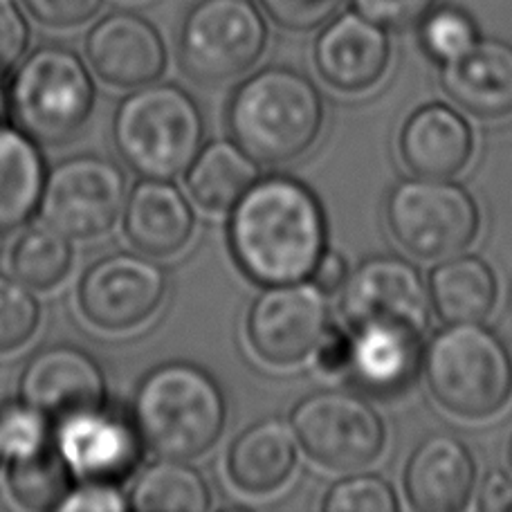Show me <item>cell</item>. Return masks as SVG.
I'll return each instance as SVG.
<instances>
[{"label": "cell", "mask_w": 512, "mask_h": 512, "mask_svg": "<svg viewBox=\"0 0 512 512\" xmlns=\"http://www.w3.org/2000/svg\"><path fill=\"white\" fill-rule=\"evenodd\" d=\"M227 239L239 268L261 286L306 281L326 252V216L304 182L259 178L230 212Z\"/></svg>", "instance_id": "obj_1"}, {"label": "cell", "mask_w": 512, "mask_h": 512, "mask_svg": "<svg viewBox=\"0 0 512 512\" xmlns=\"http://www.w3.org/2000/svg\"><path fill=\"white\" fill-rule=\"evenodd\" d=\"M232 140L263 167L295 162L324 128V99L306 75L270 66L234 90L227 106Z\"/></svg>", "instance_id": "obj_2"}, {"label": "cell", "mask_w": 512, "mask_h": 512, "mask_svg": "<svg viewBox=\"0 0 512 512\" xmlns=\"http://www.w3.org/2000/svg\"><path fill=\"white\" fill-rule=\"evenodd\" d=\"M133 423L142 443L160 459H200L223 436L225 391L198 364H160L137 384Z\"/></svg>", "instance_id": "obj_3"}, {"label": "cell", "mask_w": 512, "mask_h": 512, "mask_svg": "<svg viewBox=\"0 0 512 512\" xmlns=\"http://www.w3.org/2000/svg\"><path fill=\"white\" fill-rule=\"evenodd\" d=\"M203 113L176 84L140 86L117 106L113 117L115 151L142 178L182 176L203 149Z\"/></svg>", "instance_id": "obj_4"}, {"label": "cell", "mask_w": 512, "mask_h": 512, "mask_svg": "<svg viewBox=\"0 0 512 512\" xmlns=\"http://www.w3.org/2000/svg\"><path fill=\"white\" fill-rule=\"evenodd\" d=\"M423 371L438 405L465 420L492 418L512 398V353L483 322L438 331L425 346Z\"/></svg>", "instance_id": "obj_5"}, {"label": "cell", "mask_w": 512, "mask_h": 512, "mask_svg": "<svg viewBox=\"0 0 512 512\" xmlns=\"http://www.w3.org/2000/svg\"><path fill=\"white\" fill-rule=\"evenodd\" d=\"M95 95L84 59L66 45L48 43L16 66L7 106L16 128L34 142L63 144L86 126Z\"/></svg>", "instance_id": "obj_6"}, {"label": "cell", "mask_w": 512, "mask_h": 512, "mask_svg": "<svg viewBox=\"0 0 512 512\" xmlns=\"http://www.w3.org/2000/svg\"><path fill=\"white\" fill-rule=\"evenodd\" d=\"M387 227L402 250L420 261H445L479 236L477 200L450 178H407L389 191Z\"/></svg>", "instance_id": "obj_7"}, {"label": "cell", "mask_w": 512, "mask_h": 512, "mask_svg": "<svg viewBox=\"0 0 512 512\" xmlns=\"http://www.w3.org/2000/svg\"><path fill=\"white\" fill-rule=\"evenodd\" d=\"M268 25L254 0H198L182 18L178 61L200 84L241 77L263 57Z\"/></svg>", "instance_id": "obj_8"}, {"label": "cell", "mask_w": 512, "mask_h": 512, "mask_svg": "<svg viewBox=\"0 0 512 512\" xmlns=\"http://www.w3.org/2000/svg\"><path fill=\"white\" fill-rule=\"evenodd\" d=\"M290 427L310 459L333 472L371 465L387 445V427L369 400L358 393L324 389L299 400Z\"/></svg>", "instance_id": "obj_9"}, {"label": "cell", "mask_w": 512, "mask_h": 512, "mask_svg": "<svg viewBox=\"0 0 512 512\" xmlns=\"http://www.w3.org/2000/svg\"><path fill=\"white\" fill-rule=\"evenodd\" d=\"M126 196V176L113 160L81 153L48 171L39 209L43 221L70 241H86L111 230Z\"/></svg>", "instance_id": "obj_10"}, {"label": "cell", "mask_w": 512, "mask_h": 512, "mask_svg": "<svg viewBox=\"0 0 512 512\" xmlns=\"http://www.w3.org/2000/svg\"><path fill=\"white\" fill-rule=\"evenodd\" d=\"M326 297L308 279L265 286L245 317L252 351L272 367H295L308 360L331 326Z\"/></svg>", "instance_id": "obj_11"}, {"label": "cell", "mask_w": 512, "mask_h": 512, "mask_svg": "<svg viewBox=\"0 0 512 512\" xmlns=\"http://www.w3.org/2000/svg\"><path fill=\"white\" fill-rule=\"evenodd\" d=\"M167 295V274L140 254L117 252L97 259L84 272L77 304L99 331L126 333L158 313Z\"/></svg>", "instance_id": "obj_12"}, {"label": "cell", "mask_w": 512, "mask_h": 512, "mask_svg": "<svg viewBox=\"0 0 512 512\" xmlns=\"http://www.w3.org/2000/svg\"><path fill=\"white\" fill-rule=\"evenodd\" d=\"M344 322L358 326L371 319H396L427 333L432 299L423 274L400 256L382 254L362 261L342 288Z\"/></svg>", "instance_id": "obj_13"}, {"label": "cell", "mask_w": 512, "mask_h": 512, "mask_svg": "<svg viewBox=\"0 0 512 512\" xmlns=\"http://www.w3.org/2000/svg\"><path fill=\"white\" fill-rule=\"evenodd\" d=\"M18 393L45 418L63 420L104 407L106 376L93 355L75 344H52L27 360Z\"/></svg>", "instance_id": "obj_14"}, {"label": "cell", "mask_w": 512, "mask_h": 512, "mask_svg": "<svg viewBox=\"0 0 512 512\" xmlns=\"http://www.w3.org/2000/svg\"><path fill=\"white\" fill-rule=\"evenodd\" d=\"M142 438L133 420L104 407L59 420L54 450L72 474L90 481L120 483L137 468Z\"/></svg>", "instance_id": "obj_15"}, {"label": "cell", "mask_w": 512, "mask_h": 512, "mask_svg": "<svg viewBox=\"0 0 512 512\" xmlns=\"http://www.w3.org/2000/svg\"><path fill=\"white\" fill-rule=\"evenodd\" d=\"M86 57L102 81L117 88L153 84L169 61L158 27L135 12H113L90 27Z\"/></svg>", "instance_id": "obj_16"}, {"label": "cell", "mask_w": 512, "mask_h": 512, "mask_svg": "<svg viewBox=\"0 0 512 512\" xmlns=\"http://www.w3.org/2000/svg\"><path fill=\"white\" fill-rule=\"evenodd\" d=\"M391 41L382 25L360 12L333 16L315 41V66L328 86L342 93H364L384 77Z\"/></svg>", "instance_id": "obj_17"}, {"label": "cell", "mask_w": 512, "mask_h": 512, "mask_svg": "<svg viewBox=\"0 0 512 512\" xmlns=\"http://www.w3.org/2000/svg\"><path fill=\"white\" fill-rule=\"evenodd\" d=\"M349 376L371 396L389 398L405 391L423 369L425 331L396 319H371L351 326Z\"/></svg>", "instance_id": "obj_18"}, {"label": "cell", "mask_w": 512, "mask_h": 512, "mask_svg": "<svg viewBox=\"0 0 512 512\" xmlns=\"http://www.w3.org/2000/svg\"><path fill=\"white\" fill-rule=\"evenodd\" d=\"M477 479L470 447L452 434H432L409 456L405 492L416 510L456 512L468 506Z\"/></svg>", "instance_id": "obj_19"}, {"label": "cell", "mask_w": 512, "mask_h": 512, "mask_svg": "<svg viewBox=\"0 0 512 512\" xmlns=\"http://www.w3.org/2000/svg\"><path fill=\"white\" fill-rule=\"evenodd\" d=\"M126 239L151 259L178 254L194 234V209L171 180L142 178L126 196L122 212Z\"/></svg>", "instance_id": "obj_20"}, {"label": "cell", "mask_w": 512, "mask_h": 512, "mask_svg": "<svg viewBox=\"0 0 512 512\" xmlns=\"http://www.w3.org/2000/svg\"><path fill=\"white\" fill-rule=\"evenodd\" d=\"M398 144L402 162L416 176L454 178L472 158L474 133L454 108L427 104L409 115Z\"/></svg>", "instance_id": "obj_21"}, {"label": "cell", "mask_w": 512, "mask_h": 512, "mask_svg": "<svg viewBox=\"0 0 512 512\" xmlns=\"http://www.w3.org/2000/svg\"><path fill=\"white\" fill-rule=\"evenodd\" d=\"M441 86L463 111L481 120L512 115V45L481 39L441 68Z\"/></svg>", "instance_id": "obj_22"}, {"label": "cell", "mask_w": 512, "mask_h": 512, "mask_svg": "<svg viewBox=\"0 0 512 512\" xmlns=\"http://www.w3.org/2000/svg\"><path fill=\"white\" fill-rule=\"evenodd\" d=\"M297 436L277 418L259 420L234 438L227 474L245 495L263 497L286 486L297 470Z\"/></svg>", "instance_id": "obj_23"}, {"label": "cell", "mask_w": 512, "mask_h": 512, "mask_svg": "<svg viewBox=\"0 0 512 512\" xmlns=\"http://www.w3.org/2000/svg\"><path fill=\"white\" fill-rule=\"evenodd\" d=\"M427 288L432 308L445 324L483 322L499 297V283L490 265L463 252L438 263L429 274Z\"/></svg>", "instance_id": "obj_24"}, {"label": "cell", "mask_w": 512, "mask_h": 512, "mask_svg": "<svg viewBox=\"0 0 512 512\" xmlns=\"http://www.w3.org/2000/svg\"><path fill=\"white\" fill-rule=\"evenodd\" d=\"M45 162L21 128L0 124V236L23 227L39 209Z\"/></svg>", "instance_id": "obj_25"}, {"label": "cell", "mask_w": 512, "mask_h": 512, "mask_svg": "<svg viewBox=\"0 0 512 512\" xmlns=\"http://www.w3.org/2000/svg\"><path fill=\"white\" fill-rule=\"evenodd\" d=\"M259 180L256 162L234 140L203 146L187 169V189L205 212L227 214Z\"/></svg>", "instance_id": "obj_26"}, {"label": "cell", "mask_w": 512, "mask_h": 512, "mask_svg": "<svg viewBox=\"0 0 512 512\" xmlns=\"http://www.w3.org/2000/svg\"><path fill=\"white\" fill-rule=\"evenodd\" d=\"M128 504L142 512H205L212 490L189 461L160 459L137 474Z\"/></svg>", "instance_id": "obj_27"}, {"label": "cell", "mask_w": 512, "mask_h": 512, "mask_svg": "<svg viewBox=\"0 0 512 512\" xmlns=\"http://www.w3.org/2000/svg\"><path fill=\"white\" fill-rule=\"evenodd\" d=\"M72 268V243L48 223L30 225L9 252V270L32 290H50L68 277Z\"/></svg>", "instance_id": "obj_28"}, {"label": "cell", "mask_w": 512, "mask_h": 512, "mask_svg": "<svg viewBox=\"0 0 512 512\" xmlns=\"http://www.w3.org/2000/svg\"><path fill=\"white\" fill-rule=\"evenodd\" d=\"M72 470L63 456L48 447L23 459H14L7 470V488L25 510H54L72 490Z\"/></svg>", "instance_id": "obj_29"}, {"label": "cell", "mask_w": 512, "mask_h": 512, "mask_svg": "<svg viewBox=\"0 0 512 512\" xmlns=\"http://www.w3.org/2000/svg\"><path fill=\"white\" fill-rule=\"evenodd\" d=\"M418 39L429 57L443 66L470 52L481 41V32L465 9L434 5L418 23Z\"/></svg>", "instance_id": "obj_30"}, {"label": "cell", "mask_w": 512, "mask_h": 512, "mask_svg": "<svg viewBox=\"0 0 512 512\" xmlns=\"http://www.w3.org/2000/svg\"><path fill=\"white\" fill-rule=\"evenodd\" d=\"M41 324V306L23 281L0 274V353L21 349Z\"/></svg>", "instance_id": "obj_31"}, {"label": "cell", "mask_w": 512, "mask_h": 512, "mask_svg": "<svg viewBox=\"0 0 512 512\" xmlns=\"http://www.w3.org/2000/svg\"><path fill=\"white\" fill-rule=\"evenodd\" d=\"M50 418L27 402H7L0 407V454L23 459L50 447Z\"/></svg>", "instance_id": "obj_32"}, {"label": "cell", "mask_w": 512, "mask_h": 512, "mask_svg": "<svg viewBox=\"0 0 512 512\" xmlns=\"http://www.w3.org/2000/svg\"><path fill=\"white\" fill-rule=\"evenodd\" d=\"M326 512H396V492L378 474H355L337 481L322 501Z\"/></svg>", "instance_id": "obj_33"}, {"label": "cell", "mask_w": 512, "mask_h": 512, "mask_svg": "<svg viewBox=\"0 0 512 512\" xmlns=\"http://www.w3.org/2000/svg\"><path fill=\"white\" fill-rule=\"evenodd\" d=\"M263 12L290 32H313L337 14L344 0H259Z\"/></svg>", "instance_id": "obj_34"}, {"label": "cell", "mask_w": 512, "mask_h": 512, "mask_svg": "<svg viewBox=\"0 0 512 512\" xmlns=\"http://www.w3.org/2000/svg\"><path fill=\"white\" fill-rule=\"evenodd\" d=\"M34 21L57 30H75L99 14L104 0H23Z\"/></svg>", "instance_id": "obj_35"}, {"label": "cell", "mask_w": 512, "mask_h": 512, "mask_svg": "<svg viewBox=\"0 0 512 512\" xmlns=\"http://www.w3.org/2000/svg\"><path fill=\"white\" fill-rule=\"evenodd\" d=\"M355 12L371 18L384 30H407L427 16L436 0H351Z\"/></svg>", "instance_id": "obj_36"}, {"label": "cell", "mask_w": 512, "mask_h": 512, "mask_svg": "<svg viewBox=\"0 0 512 512\" xmlns=\"http://www.w3.org/2000/svg\"><path fill=\"white\" fill-rule=\"evenodd\" d=\"M131 508L124 492L111 481H90L72 488L61 501L63 512H124Z\"/></svg>", "instance_id": "obj_37"}, {"label": "cell", "mask_w": 512, "mask_h": 512, "mask_svg": "<svg viewBox=\"0 0 512 512\" xmlns=\"http://www.w3.org/2000/svg\"><path fill=\"white\" fill-rule=\"evenodd\" d=\"M30 43V25L14 0H0V77L18 66Z\"/></svg>", "instance_id": "obj_38"}, {"label": "cell", "mask_w": 512, "mask_h": 512, "mask_svg": "<svg viewBox=\"0 0 512 512\" xmlns=\"http://www.w3.org/2000/svg\"><path fill=\"white\" fill-rule=\"evenodd\" d=\"M353 353V337L344 328L328 326L326 333L319 340L317 349L313 351V358L317 369L324 376H337V373H349Z\"/></svg>", "instance_id": "obj_39"}, {"label": "cell", "mask_w": 512, "mask_h": 512, "mask_svg": "<svg viewBox=\"0 0 512 512\" xmlns=\"http://www.w3.org/2000/svg\"><path fill=\"white\" fill-rule=\"evenodd\" d=\"M349 274V263H346L344 256L326 248L310 279H315V286L326 295H335V292H342L344 283L349 281Z\"/></svg>", "instance_id": "obj_40"}, {"label": "cell", "mask_w": 512, "mask_h": 512, "mask_svg": "<svg viewBox=\"0 0 512 512\" xmlns=\"http://www.w3.org/2000/svg\"><path fill=\"white\" fill-rule=\"evenodd\" d=\"M479 508L488 512L512 510V479L501 472H490L481 483Z\"/></svg>", "instance_id": "obj_41"}, {"label": "cell", "mask_w": 512, "mask_h": 512, "mask_svg": "<svg viewBox=\"0 0 512 512\" xmlns=\"http://www.w3.org/2000/svg\"><path fill=\"white\" fill-rule=\"evenodd\" d=\"M5 108H7V93L3 88V77H0V115L5 113Z\"/></svg>", "instance_id": "obj_42"}, {"label": "cell", "mask_w": 512, "mask_h": 512, "mask_svg": "<svg viewBox=\"0 0 512 512\" xmlns=\"http://www.w3.org/2000/svg\"><path fill=\"white\" fill-rule=\"evenodd\" d=\"M508 465H510V470H512V438H510V443H508Z\"/></svg>", "instance_id": "obj_43"}, {"label": "cell", "mask_w": 512, "mask_h": 512, "mask_svg": "<svg viewBox=\"0 0 512 512\" xmlns=\"http://www.w3.org/2000/svg\"><path fill=\"white\" fill-rule=\"evenodd\" d=\"M0 459H3V454H0Z\"/></svg>", "instance_id": "obj_44"}]
</instances>
